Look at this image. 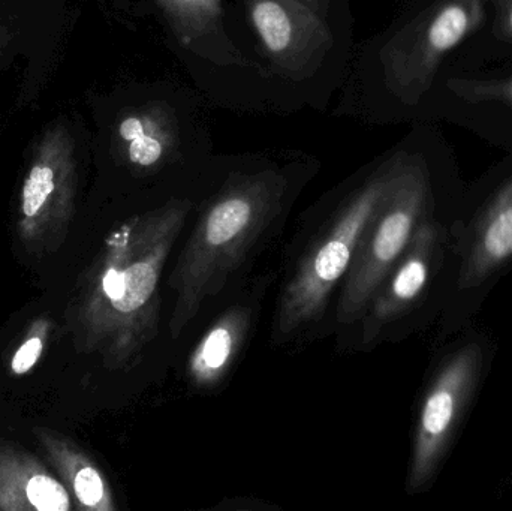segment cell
<instances>
[{
	"mask_svg": "<svg viewBox=\"0 0 512 511\" xmlns=\"http://www.w3.org/2000/svg\"><path fill=\"white\" fill-rule=\"evenodd\" d=\"M126 162L137 170H158L179 144L173 111L161 102H150L126 114L117 129Z\"/></svg>",
	"mask_w": 512,
	"mask_h": 511,
	"instance_id": "12",
	"label": "cell"
},
{
	"mask_svg": "<svg viewBox=\"0 0 512 511\" xmlns=\"http://www.w3.org/2000/svg\"><path fill=\"white\" fill-rule=\"evenodd\" d=\"M50 330L51 321L48 318H39L30 324L24 341L21 342L20 348L15 351L11 360V371L15 375L27 374L35 368L36 363L41 359Z\"/></svg>",
	"mask_w": 512,
	"mask_h": 511,
	"instance_id": "16",
	"label": "cell"
},
{
	"mask_svg": "<svg viewBox=\"0 0 512 511\" xmlns=\"http://www.w3.org/2000/svg\"><path fill=\"white\" fill-rule=\"evenodd\" d=\"M285 191V179L267 170L234 177L210 201L171 275L176 303L168 330L174 339L245 263L249 251L279 215Z\"/></svg>",
	"mask_w": 512,
	"mask_h": 511,
	"instance_id": "2",
	"label": "cell"
},
{
	"mask_svg": "<svg viewBox=\"0 0 512 511\" xmlns=\"http://www.w3.org/2000/svg\"><path fill=\"white\" fill-rule=\"evenodd\" d=\"M438 234L421 222L405 254L397 261L363 314V341L370 342L387 324L402 315L426 288L432 270Z\"/></svg>",
	"mask_w": 512,
	"mask_h": 511,
	"instance_id": "9",
	"label": "cell"
},
{
	"mask_svg": "<svg viewBox=\"0 0 512 511\" xmlns=\"http://www.w3.org/2000/svg\"><path fill=\"white\" fill-rule=\"evenodd\" d=\"M304 3L310 6V8L315 9L316 12L325 17L328 11V5H330V0H303Z\"/></svg>",
	"mask_w": 512,
	"mask_h": 511,
	"instance_id": "19",
	"label": "cell"
},
{
	"mask_svg": "<svg viewBox=\"0 0 512 511\" xmlns=\"http://www.w3.org/2000/svg\"><path fill=\"white\" fill-rule=\"evenodd\" d=\"M71 495L41 461L8 441H0V510L69 511Z\"/></svg>",
	"mask_w": 512,
	"mask_h": 511,
	"instance_id": "11",
	"label": "cell"
},
{
	"mask_svg": "<svg viewBox=\"0 0 512 511\" xmlns=\"http://www.w3.org/2000/svg\"><path fill=\"white\" fill-rule=\"evenodd\" d=\"M183 48L222 66H248L225 29L222 0H156Z\"/></svg>",
	"mask_w": 512,
	"mask_h": 511,
	"instance_id": "10",
	"label": "cell"
},
{
	"mask_svg": "<svg viewBox=\"0 0 512 511\" xmlns=\"http://www.w3.org/2000/svg\"><path fill=\"white\" fill-rule=\"evenodd\" d=\"M427 179L417 162H396L390 189L364 230L337 305V320L355 323L363 317L376 290L405 254L421 224Z\"/></svg>",
	"mask_w": 512,
	"mask_h": 511,
	"instance_id": "4",
	"label": "cell"
},
{
	"mask_svg": "<svg viewBox=\"0 0 512 511\" xmlns=\"http://www.w3.org/2000/svg\"><path fill=\"white\" fill-rule=\"evenodd\" d=\"M448 86L466 101L512 105V77L507 80H450Z\"/></svg>",
	"mask_w": 512,
	"mask_h": 511,
	"instance_id": "17",
	"label": "cell"
},
{
	"mask_svg": "<svg viewBox=\"0 0 512 511\" xmlns=\"http://www.w3.org/2000/svg\"><path fill=\"white\" fill-rule=\"evenodd\" d=\"M484 20V0H441L403 29L382 51L388 87L402 101H418L432 86L445 54Z\"/></svg>",
	"mask_w": 512,
	"mask_h": 511,
	"instance_id": "5",
	"label": "cell"
},
{
	"mask_svg": "<svg viewBox=\"0 0 512 511\" xmlns=\"http://www.w3.org/2000/svg\"><path fill=\"white\" fill-rule=\"evenodd\" d=\"M75 165L66 141L45 140L21 189L17 231L32 254L56 251L74 213Z\"/></svg>",
	"mask_w": 512,
	"mask_h": 511,
	"instance_id": "6",
	"label": "cell"
},
{
	"mask_svg": "<svg viewBox=\"0 0 512 511\" xmlns=\"http://www.w3.org/2000/svg\"><path fill=\"white\" fill-rule=\"evenodd\" d=\"M192 204L170 200L111 231L90 272L80 306V333L111 369H131L155 341L162 273Z\"/></svg>",
	"mask_w": 512,
	"mask_h": 511,
	"instance_id": "1",
	"label": "cell"
},
{
	"mask_svg": "<svg viewBox=\"0 0 512 511\" xmlns=\"http://www.w3.org/2000/svg\"><path fill=\"white\" fill-rule=\"evenodd\" d=\"M36 435L48 461L54 465L65 482L78 510H117L110 483L84 450L69 438L47 429H38Z\"/></svg>",
	"mask_w": 512,
	"mask_h": 511,
	"instance_id": "13",
	"label": "cell"
},
{
	"mask_svg": "<svg viewBox=\"0 0 512 511\" xmlns=\"http://www.w3.org/2000/svg\"><path fill=\"white\" fill-rule=\"evenodd\" d=\"M251 321L246 306H234L204 333L188 362L189 381L195 387L210 389L224 380L245 345Z\"/></svg>",
	"mask_w": 512,
	"mask_h": 511,
	"instance_id": "14",
	"label": "cell"
},
{
	"mask_svg": "<svg viewBox=\"0 0 512 511\" xmlns=\"http://www.w3.org/2000/svg\"><path fill=\"white\" fill-rule=\"evenodd\" d=\"M394 165L355 192L301 258L280 296L273 321V341H286L321 320L334 288L348 275L364 230L390 189Z\"/></svg>",
	"mask_w": 512,
	"mask_h": 511,
	"instance_id": "3",
	"label": "cell"
},
{
	"mask_svg": "<svg viewBox=\"0 0 512 511\" xmlns=\"http://www.w3.org/2000/svg\"><path fill=\"white\" fill-rule=\"evenodd\" d=\"M512 258V182L508 183L484 216L462 284L477 285Z\"/></svg>",
	"mask_w": 512,
	"mask_h": 511,
	"instance_id": "15",
	"label": "cell"
},
{
	"mask_svg": "<svg viewBox=\"0 0 512 511\" xmlns=\"http://www.w3.org/2000/svg\"><path fill=\"white\" fill-rule=\"evenodd\" d=\"M499 18H501V26L504 27L505 32L512 36V0H505Z\"/></svg>",
	"mask_w": 512,
	"mask_h": 511,
	"instance_id": "18",
	"label": "cell"
},
{
	"mask_svg": "<svg viewBox=\"0 0 512 511\" xmlns=\"http://www.w3.org/2000/svg\"><path fill=\"white\" fill-rule=\"evenodd\" d=\"M480 348L460 350L442 369L424 399L415 432L409 492H418L435 476L457 423L469 404L481 371Z\"/></svg>",
	"mask_w": 512,
	"mask_h": 511,
	"instance_id": "7",
	"label": "cell"
},
{
	"mask_svg": "<svg viewBox=\"0 0 512 511\" xmlns=\"http://www.w3.org/2000/svg\"><path fill=\"white\" fill-rule=\"evenodd\" d=\"M246 5L268 59L286 77H306L333 47L324 17L303 0H246Z\"/></svg>",
	"mask_w": 512,
	"mask_h": 511,
	"instance_id": "8",
	"label": "cell"
}]
</instances>
